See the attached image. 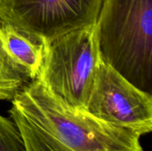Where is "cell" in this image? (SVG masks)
Returning <instances> with one entry per match:
<instances>
[{
    "label": "cell",
    "instance_id": "2",
    "mask_svg": "<svg viewBox=\"0 0 152 151\" xmlns=\"http://www.w3.org/2000/svg\"><path fill=\"white\" fill-rule=\"evenodd\" d=\"M101 59L152 93V0H103L96 23Z\"/></svg>",
    "mask_w": 152,
    "mask_h": 151
},
{
    "label": "cell",
    "instance_id": "4",
    "mask_svg": "<svg viewBox=\"0 0 152 151\" xmlns=\"http://www.w3.org/2000/svg\"><path fill=\"white\" fill-rule=\"evenodd\" d=\"M103 0H0L1 19L29 37L48 43L96 23Z\"/></svg>",
    "mask_w": 152,
    "mask_h": 151
},
{
    "label": "cell",
    "instance_id": "5",
    "mask_svg": "<svg viewBox=\"0 0 152 151\" xmlns=\"http://www.w3.org/2000/svg\"><path fill=\"white\" fill-rule=\"evenodd\" d=\"M86 112L94 117L139 133L151 132L152 96L101 60Z\"/></svg>",
    "mask_w": 152,
    "mask_h": 151
},
{
    "label": "cell",
    "instance_id": "3",
    "mask_svg": "<svg viewBox=\"0 0 152 151\" xmlns=\"http://www.w3.org/2000/svg\"><path fill=\"white\" fill-rule=\"evenodd\" d=\"M101 60L94 24L46 43L37 79L64 105L86 111Z\"/></svg>",
    "mask_w": 152,
    "mask_h": 151
},
{
    "label": "cell",
    "instance_id": "1",
    "mask_svg": "<svg viewBox=\"0 0 152 151\" xmlns=\"http://www.w3.org/2000/svg\"><path fill=\"white\" fill-rule=\"evenodd\" d=\"M11 101L25 151H144L139 133L69 108L37 79Z\"/></svg>",
    "mask_w": 152,
    "mask_h": 151
},
{
    "label": "cell",
    "instance_id": "6",
    "mask_svg": "<svg viewBox=\"0 0 152 151\" xmlns=\"http://www.w3.org/2000/svg\"><path fill=\"white\" fill-rule=\"evenodd\" d=\"M0 47L11 65L23 77L32 80L38 77L46 44L29 37L3 20L0 25Z\"/></svg>",
    "mask_w": 152,
    "mask_h": 151
},
{
    "label": "cell",
    "instance_id": "7",
    "mask_svg": "<svg viewBox=\"0 0 152 151\" xmlns=\"http://www.w3.org/2000/svg\"><path fill=\"white\" fill-rule=\"evenodd\" d=\"M2 22L0 17V25ZM25 81L26 78L14 69L0 47V100L12 101L24 86Z\"/></svg>",
    "mask_w": 152,
    "mask_h": 151
},
{
    "label": "cell",
    "instance_id": "8",
    "mask_svg": "<svg viewBox=\"0 0 152 151\" xmlns=\"http://www.w3.org/2000/svg\"><path fill=\"white\" fill-rule=\"evenodd\" d=\"M0 151H25L20 133L10 117L0 114Z\"/></svg>",
    "mask_w": 152,
    "mask_h": 151
}]
</instances>
